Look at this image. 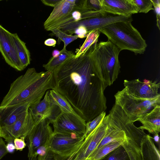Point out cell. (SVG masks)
I'll list each match as a JSON object with an SVG mask.
<instances>
[{
	"instance_id": "6da1fadb",
	"label": "cell",
	"mask_w": 160,
	"mask_h": 160,
	"mask_svg": "<svg viewBox=\"0 0 160 160\" xmlns=\"http://www.w3.org/2000/svg\"><path fill=\"white\" fill-rule=\"evenodd\" d=\"M89 49L71 57L53 70L55 89L87 122L107 109L106 88L100 72L93 64Z\"/></svg>"
},
{
	"instance_id": "f546056e",
	"label": "cell",
	"mask_w": 160,
	"mask_h": 160,
	"mask_svg": "<svg viewBox=\"0 0 160 160\" xmlns=\"http://www.w3.org/2000/svg\"><path fill=\"white\" fill-rule=\"evenodd\" d=\"M136 6L138 12L146 13L154 10L151 0H132Z\"/></svg>"
},
{
	"instance_id": "d6986e66",
	"label": "cell",
	"mask_w": 160,
	"mask_h": 160,
	"mask_svg": "<svg viewBox=\"0 0 160 160\" xmlns=\"http://www.w3.org/2000/svg\"><path fill=\"white\" fill-rule=\"evenodd\" d=\"M76 0H61L54 8L49 17L44 23L46 30L51 26L70 13L76 5Z\"/></svg>"
},
{
	"instance_id": "7402d4cb",
	"label": "cell",
	"mask_w": 160,
	"mask_h": 160,
	"mask_svg": "<svg viewBox=\"0 0 160 160\" xmlns=\"http://www.w3.org/2000/svg\"><path fill=\"white\" fill-rule=\"evenodd\" d=\"M11 36L20 60L25 69L30 63V52L26 46V43L20 39L17 33H11Z\"/></svg>"
},
{
	"instance_id": "ab89813d",
	"label": "cell",
	"mask_w": 160,
	"mask_h": 160,
	"mask_svg": "<svg viewBox=\"0 0 160 160\" xmlns=\"http://www.w3.org/2000/svg\"><path fill=\"white\" fill-rule=\"evenodd\" d=\"M60 51L58 50H54L52 52V57H56L58 56L60 54Z\"/></svg>"
},
{
	"instance_id": "4fadbf2b",
	"label": "cell",
	"mask_w": 160,
	"mask_h": 160,
	"mask_svg": "<svg viewBox=\"0 0 160 160\" xmlns=\"http://www.w3.org/2000/svg\"><path fill=\"white\" fill-rule=\"evenodd\" d=\"M0 52L6 62L18 71L24 68L19 58L11 33L0 24Z\"/></svg>"
},
{
	"instance_id": "836d02e7",
	"label": "cell",
	"mask_w": 160,
	"mask_h": 160,
	"mask_svg": "<svg viewBox=\"0 0 160 160\" xmlns=\"http://www.w3.org/2000/svg\"><path fill=\"white\" fill-rule=\"evenodd\" d=\"M25 138H16L13 141L15 148L17 150H22L24 148L26 144L25 142Z\"/></svg>"
},
{
	"instance_id": "3957f363",
	"label": "cell",
	"mask_w": 160,
	"mask_h": 160,
	"mask_svg": "<svg viewBox=\"0 0 160 160\" xmlns=\"http://www.w3.org/2000/svg\"><path fill=\"white\" fill-rule=\"evenodd\" d=\"M119 49L110 41H101L91 46L89 55L95 67L101 73L105 87L112 85L120 72Z\"/></svg>"
},
{
	"instance_id": "7c38bea8",
	"label": "cell",
	"mask_w": 160,
	"mask_h": 160,
	"mask_svg": "<svg viewBox=\"0 0 160 160\" xmlns=\"http://www.w3.org/2000/svg\"><path fill=\"white\" fill-rule=\"evenodd\" d=\"M86 0H76L73 10L68 15L49 27L46 30L50 31L55 28L59 29L69 23L86 18L104 16L108 13L104 11H97L88 8Z\"/></svg>"
},
{
	"instance_id": "ba28073f",
	"label": "cell",
	"mask_w": 160,
	"mask_h": 160,
	"mask_svg": "<svg viewBox=\"0 0 160 160\" xmlns=\"http://www.w3.org/2000/svg\"><path fill=\"white\" fill-rule=\"evenodd\" d=\"M86 123V121L78 115L61 111L51 123L54 133L84 137Z\"/></svg>"
},
{
	"instance_id": "5bb4252c",
	"label": "cell",
	"mask_w": 160,
	"mask_h": 160,
	"mask_svg": "<svg viewBox=\"0 0 160 160\" xmlns=\"http://www.w3.org/2000/svg\"><path fill=\"white\" fill-rule=\"evenodd\" d=\"M35 120L28 109L24 112L11 126L3 132V137L8 142H13L16 138H27L36 123Z\"/></svg>"
},
{
	"instance_id": "7a4b0ae2",
	"label": "cell",
	"mask_w": 160,
	"mask_h": 160,
	"mask_svg": "<svg viewBox=\"0 0 160 160\" xmlns=\"http://www.w3.org/2000/svg\"><path fill=\"white\" fill-rule=\"evenodd\" d=\"M50 89H55L52 70L38 72L34 68H28L24 74L11 84L0 106L24 101L31 103V106L35 105L41 100L46 91Z\"/></svg>"
},
{
	"instance_id": "d4e9b609",
	"label": "cell",
	"mask_w": 160,
	"mask_h": 160,
	"mask_svg": "<svg viewBox=\"0 0 160 160\" xmlns=\"http://www.w3.org/2000/svg\"><path fill=\"white\" fill-rule=\"evenodd\" d=\"M60 54L56 57H52L48 62L43 65V67L47 71L53 70L65 61L75 55L72 51L66 49L60 51Z\"/></svg>"
},
{
	"instance_id": "8992f818",
	"label": "cell",
	"mask_w": 160,
	"mask_h": 160,
	"mask_svg": "<svg viewBox=\"0 0 160 160\" xmlns=\"http://www.w3.org/2000/svg\"><path fill=\"white\" fill-rule=\"evenodd\" d=\"M114 97L115 104L122 109L132 123L160 104V95L152 99L137 98L128 93L125 87Z\"/></svg>"
},
{
	"instance_id": "4dcf8cb0",
	"label": "cell",
	"mask_w": 160,
	"mask_h": 160,
	"mask_svg": "<svg viewBox=\"0 0 160 160\" xmlns=\"http://www.w3.org/2000/svg\"><path fill=\"white\" fill-rule=\"evenodd\" d=\"M66 33L71 35L75 33L78 36V38H83L86 37L88 32L84 26L79 25L75 28L67 32Z\"/></svg>"
},
{
	"instance_id": "1f68e13d",
	"label": "cell",
	"mask_w": 160,
	"mask_h": 160,
	"mask_svg": "<svg viewBox=\"0 0 160 160\" xmlns=\"http://www.w3.org/2000/svg\"><path fill=\"white\" fill-rule=\"evenodd\" d=\"M86 3L88 8L97 11L104 12L102 8L100 0H86Z\"/></svg>"
},
{
	"instance_id": "8d00e7d4",
	"label": "cell",
	"mask_w": 160,
	"mask_h": 160,
	"mask_svg": "<svg viewBox=\"0 0 160 160\" xmlns=\"http://www.w3.org/2000/svg\"><path fill=\"white\" fill-rule=\"evenodd\" d=\"M61 0H41L45 5L54 7Z\"/></svg>"
},
{
	"instance_id": "ac0fdd59",
	"label": "cell",
	"mask_w": 160,
	"mask_h": 160,
	"mask_svg": "<svg viewBox=\"0 0 160 160\" xmlns=\"http://www.w3.org/2000/svg\"><path fill=\"white\" fill-rule=\"evenodd\" d=\"M100 2L103 10L107 13L126 16L138 13L132 0H100Z\"/></svg>"
},
{
	"instance_id": "603a6c76",
	"label": "cell",
	"mask_w": 160,
	"mask_h": 160,
	"mask_svg": "<svg viewBox=\"0 0 160 160\" xmlns=\"http://www.w3.org/2000/svg\"><path fill=\"white\" fill-rule=\"evenodd\" d=\"M49 93L52 102L60 109L62 112L78 115L67 99L56 90L51 89L49 91Z\"/></svg>"
},
{
	"instance_id": "83f0119b",
	"label": "cell",
	"mask_w": 160,
	"mask_h": 160,
	"mask_svg": "<svg viewBox=\"0 0 160 160\" xmlns=\"http://www.w3.org/2000/svg\"><path fill=\"white\" fill-rule=\"evenodd\" d=\"M50 31L52 32L50 34L51 35L50 36H55L58 38V44H59L61 41L63 42L64 45L62 49L63 50L66 49V47L68 44L78 38V36L77 35H72L67 34L58 28L52 29Z\"/></svg>"
},
{
	"instance_id": "60d3db41",
	"label": "cell",
	"mask_w": 160,
	"mask_h": 160,
	"mask_svg": "<svg viewBox=\"0 0 160 160\" xmlns=\"http://www.w3.org/2000/svg\"><path fill=\"white\" fill-rule=\"evenodd\" d=\"M3 137V134H2V128L1 127L0 124V137L2 138Z\"/></svg>"
},
{
	"instance_id": "e575fe53",
	"label": "cell",
	"mask_w": 160,
	"mask_h": 160,
	"mask_svg": "<svg viewBox=\"0 0 160 160\" xmlns=\"http://www.w3.org/2000/svg\"><path fill=\"white\" fill-rule=\"evenodd\" d=\"M68 158L62 157L49 150L46 156L43 160H66Z\"/></svg>"
},
{
	"instance_id": "277c9868",
	"label": "cell",
	"mask_w": 160,
	"mask_h": 160,
	"mask_svg": "<svg viewBox=\"0 0 160 160\" xmlns=\"http://www.w3.org/2000/svg\"><path fill=\"white\" fill-rule=\"evenodd\" d=\"M108 40L120 51L126 50L135 54H143L147 45L139 32L131 22H118L110 24L99 30Z\"/></svg>"
},
{
	"instance_id": "44dd1931",
	"label": "cell",
	"mask_w": 160,
	"mask_h": 160,
	"mask_svg": "<svg viewBox=\"0 0 160 160\" xmlns=\"http://www.w3.org/2000/svg\"><path fill=\"white\" fill-rule=\"evenodd\" d=\"M153 138L146 134L140 144L142 160H160V152L154 143Z\"/></svg>"
},
{
	"instance_id": "f1b7e54d",
	"label": "cell",
	"mask_w": 160,
	"mask_h": 160,
	"mask_svg": "<svg viewBox=\"0 0 160 160\" xmlns=\"http://www.w3.org/2000/svg\"><path fill=\"white\" fill-rule=\"evenodd\" d=\"M105 111L101 113L92 120L86 123V131L84 137L86 138L102 122L106 116Z\"/></svg>"
},
{
	"instance_id": "d6a6232c",
	"label": "cell",
	"mask_w": 160,
	"mask_h": 160,
	"mask_svg": "<svg viewBox=\"0 0 160 160\" xmlns=\"http://www.w3.org/2000/svg\"><path fill=\"white\" fill-rule=\"evenodd\" d=\"M153 4L157 18V25L159 30H160V1L159 0H151Z\"/></svg>"
},
{
	"instance_id": "e0dca14e",
	"label": "cell",
	"mask_w": 160,
	"mask_h": 160,
	"mask_svg": "<svg viewBox=\"0 0 160 160\" xmlns=\"http://www.w3.org/2000/svg\"><path fill=\"white\" fill-rule=\"evenodd\" d=\"M32 103L24 101L12 105L0 106V124L3 132L12 125L28 110Z\"/></svg>"
},
{
	"instance_id": "9c48e42d",
	"label": "cell",
	"mask_w": 160,
	"mask_h": 160,
	"mask_svg": "<svg viewBox=\"0 0 160 160\" xmlns=\"http://www.w3.org/2000/svg\"><path fill=\"white\" fill-rule=\"evenodd\" d=\"M110 120L109 114L86 138L75 155L73 160H87L105 136Z\"/></svg>"
},
{
	"instance_id": "4316f807",
	"label": "cell",
	"mask_w": 160,
	"mask_h": 160,
	"mask_svg": "<svg viewBox=\"0 0 160 160\" xmlns=\"http://www.w3.org/2000/svg\"><path fill=\"white\" fill-rule=\"evenodd\" d=\"M99 160H130L124 147L121 145Z\"/></svg>"
},
{
	"instance_id": "484cf974",
	"label": "cell",
	"mask_w": 160,
	"mask_h": 160,
	"mask_svg": "<svg viewBox=\"0 0 160 160\" xmlns=\"http://www.w3.org/2000/svg\"><path fill=\"white\" fill-rule=\"evenodd\" d=\"M100 32L99 29H96L89 32L86 38L80 48L76 51L75 58H77L87 52L94 44L97 43Z\"/></svg>"
},
{
	"instance_id": "d590c367",
	"label": "cell",
	"mask_w": 160,
	"mask_h": 160,
	"mask_svg": "<svg viewBox=\"0 0 160 160\" xmlns=\"http://www.w3.org/2000/svg\"><path fill=\"white\" fill-rule=\"evenodd\" d=\"M8 152L6 148V145L3 140L2 138L0 137V160Z\"/></svg>"
},
{
	"instance_id": "f35d334b",
	"label": "cell",
	"mask_w": 160,
	"mask_h": 160,
	"mask_svg": "<svg viewBox=\"0 0 160 160\" xmlns=\"http://www.w3.org/2000/svg\"><path fill=\"white\" fill-rule=\"evenodd\" d=\"M6 148L8 152L9 153L13 152L15 149L13 142H8L6 145Z\"/></svg>"
},
{
	"instance_id": "b9f144b4",
	"label": "cell",
	"mask_w": 160,
	"mask_h": 160,
	"mask_svg": "<svg viewBox=\"0 0 160 160\" xmlns=\"http://www.w3.org/2000/svg\"><path fill=\"white\" fill-rule=\"evenodd\" d=\"M75 154L73 155L71 157H69L66 160H73V157Z\"/></svg>"
},
{
	"instance_id": "9a60e30c",
	"label": "cell",
	"mask_w": 160,
	"mask_h": 160,
	"mask_svg": "<svg viewBox=\"0 0 160 160\" xmlns=\"http://www.w3.org/2000/svg\"><path fill=\"white\" fill-rule=\"evenodd\" d=\"M128 92L133 96L138 98L152 99L159 95L158 90L160 82L144 79L143 82L139 79L132 80H125L123 83Z\"/></svg>"
},
{
	"instance_id": "cb8c5ba5",
	"label": "cell",
	"mask_w": 160,
	"mask_h": 160,
	"mask_svg": "<svg viewBox=\"0 0 160 160\" xmlns=\"http://www.w3.org/2000/svg\"><path fill=\"white\" fill-rule=\"evenodd\" d=\"M125 140L120 139L114 141L103 145L92 152L87 160H99L113 149L122 145Z\"/></svg>"
},
{
	"instance_id": "2e32d148",
	"label": "cell",
	"mask_w": 160,
	"mask_h": 160,
	"mask_svg": "<svg viewBox=\"0 0 160 160\" xmlns=\"http://www.w3.org/2000/svg\"><path fill=\"white\" fill-rule=\"evenodd\" d=\"M49 93V91H47L42 100L29 108V111L37 121L48 119L51 123L61 112L51 100Z\"/></svg>"
},
{
	"instance_id": "ffe728a7",
	"label": "cell",
	"mask_w": 160,
	"mask_h": 160,
	"mask_svg": "<svg viewBox=\"0 0 160 160\" xmlns=\"http://www.w3.org/2000/svg\"><path fill=\"white\" fill-rule=\"evenodd\" d=\"M137 121L142 125L138 128L146 130L150 133L158 136L160 132V106L158 105L140 118Z\"/></svg>"
},
{
	"instance_id": "74e56055",
	"label": "cell",
	"mask_w": 160,
	"mask_h": 160,
	"mask_svg": "<svg viewBox=\"0 0 160 160\" xmlns=\"http://www.w3.org/2000/svg\"><path fill=\"white\" fill-rule=\"evenodd\" d=\"M44 43L46 46L54 47L55 46L57 41L53 38H49L45 40Z\"/></svg>"
},
{
	"instance_id": "30bf717a",
	"label": "cell",
	"mask_w": 160,
	"mask_h": 160,
	"mask_svg": "<svg viewBox=\"0 0 160 160\" xmlns=\"http://www.w3.org/2000/svg\"><path fill=\"white\" fill-rule=\"evenodd\" d=\"M49 120L46 119L37 122L28 134L27 145L28 148V159L32 158L37 149L48 143L53 133Z\"/></svg>"
},
{
	"instance_id": "52a82bcc",
	"label": "cell",
	"mask_w": 160,
	"mask_h": 160,
	"mask_svg": "<svg viewBox=\"0 0 160 160\" xmlns=\"http://www.w3.org/2000/svg\"><path fill=\"white\" fill-rule=\"evenodd\" d=\"M84 139V136L53 132L48 142V148L55 154L68 158L75 154Z\"/></svg>"
},
{
	"instance_id": "5b68a950",
	"label": "cell",
	"mask_w": 160,
	"mask_h": 160,
	"mask_svg": "<svg viewBox=\"0 0 160 160\" xmlns=\"http://www.w3.org/2000/svg\"><path fill=\"white\" fill-rule=\"evenodd\" d=\"M109 114L111 120L125 133L126 138L122 145L130 160H142L140 144L142 138L146 133L135 126L118 105H114Z\"/></svg>"
},
{
	"instance_id": "8fae6325",
	"label": "cell",
	"mask_w": 160,
	"mask_h": 160,
	"mask_svg": "<svg viewBox=\"0 0 160 160\" xmlns=\"http://www.w3.org/2000/svg\"><path fill=\"white\" fill-rule=\"evenodd\" d=\"M133 21L132 15L126 16H112L90 18L69 23L60 28L62 32L66 33L79 25L84 26L88 33L96 29L99 30L112 23L118 22H132Z\"/></svg>"
}]
</instances>
